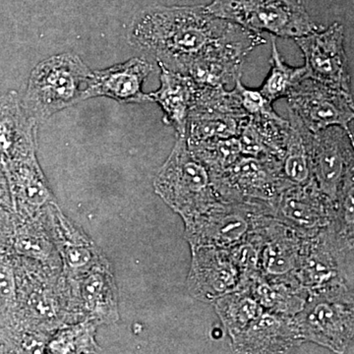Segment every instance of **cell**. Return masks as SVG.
Masks as SVG:
<instances>
[{"instance_id":"603a6c76","label":"cell","mask_w":354,"mask_h":354,"mask_svg":"<svg viewBox=\"0 0 354 354\" xmlns=\"http://www.w3.org/2000/svg\"><path fill=\"white\" fill-rule=\"evenodd\" d=\"M104 272H92L83 281L82 297L88 311L95 319L116 320L118 318L116 288L111 274Z\"/></svg>"},{"instance_id":"ffe728a7","label":"cell","mask_w":354,"mask_h":354,"mask_svg":"<svg viewBox=\"0 0 354 354\" xmlns=\"http://www.w3.org/2000/svg\"><path fill=\"white\" fill-rule=\"evenodd\" d=\"M247 118L220 111L191 109L186 140L188 144L239 136Z\"/></svg>"},{"instance_id":"4316f807","label":"cell","mask_w":354,"mask_h":354,"mask_svg":"<svg viewBox=\"0 0 354 354\" xmlns=\"http://www.w3.org/2000/svg\"><path fill=\"white\" fill-rule=\"evenodd\" d=\"M80 236L71 239L62 244V255H64L66 267L73 272H86L91 269H97V254L88 241H78Z\"/></svg>"},{"instance_id":"83f0119b","label":"cell","mask_w":354,"mask_h":354,"mask_svg":"<svg viewBox=\"0 0 354 354\" xmlns=\"http://www.w3.org/2000/svg\"><path fill=\"white\" fill-rule=\"evenodd\" d=\"M234 94L247 115L253 118H281L272 109V104L259 91L249 90L241 83V76L235 80Z\"/></svg>"},{"instance_id":"7402d4cb","label":"cell","mask_w":354,"mask_h":354,"mask_svg":"<svg viewBox=\"0 0 354 354\" xmlns=\"http://www.w3.org/2000/svg\"><path fill=\"white\" fill-rule=\"evenodd\" d=\"M244 62L245 59L232 57L199 58L190 64L184 75L199 87L225 88L241 76Z\"/></svg>"},{"instance_id":"8992f818","label":"cell","mask_w":354,"mask_h":354,"mask_svg":"<svg viewBox=\"0 0 354 354\" xmlns=\"http://www.w3.org/2000/svg\"><path fill=\"white\" fill-rule=\"evenodd\" d=\"M211 178L221 201L247 203L271 211L281 191L291 184L277 158L245 155L223 171L211 174Z\"/></svg>"},{"instance_id":"cb8c5ba5","label":"cell","mask_w":354,"mask_h":354,"mask_svg":"<svg viewBox=\"0 0 354 354\" xmlns=\"http://www.w3.org/2000/svg\"><path fill=\"white\" fill-rule=\"evenodd\" d=\"M271 71L259 92L271 104L281 97H288L290 91L306 75V68L286 64L281 57L276 41L272 43Z\"/></svg>"},{"instance_id":"8fae6325","label":"cell","mask_w":354,"mask_h":354,"mask_svg":"<svg viewBox=\"0 0 354 354\" xmlns=\"http://www.w3.org/2000/svg\"><path fill=\"white\" fill-rule=\"evenodd\" d=\"M272 216L302 239H310L337 223V206L312 180L290 184L281 191Z\"/></svg>"},{"instance_id":"5b68a950","label":"cell","mask_w":354,"mask_h":354,"mask_svg":"<svg viewBox=\"0 0 354 354\" xmlns=\"http://www.w3.org/2000/svg\"><path fill=\"white\" fill-rule=\"evenodd\" d=\"M207 10L250 31L298 38L319 29L297 0H213Z\"/></svg>"},{"instance_id":"7a4b0ae2","label":"cell","mask_w":354,"mask_h":354,"mask_svg":"<svg viewBox=\"0 0 354 354\" xmlns=\"http://www.w3.org/2000/svg\"><path fill=\"white\" fill-rule=\"evenodd\" d=\"M354 234L337 223L304 239L295 277L309 297L353 301Z\"/></svg>"},{"instance_id":"ba28073f","label":"cell","mask_w":354,"mask_h":354,"mask_svg":"<svg viewBox=\"0 0 354 354\" xmlns=\"http://www.w3.org/2000/svg\"><path fill=\"white\" fill-rule=\"evenodd\" d=\"M293 319L305 342H314L335 353H353L354 302L309 297Z\"/></svg>"},{"instance_id":"4fadbf2b","label":"cell","mask_w":354,"mask_h":354,"mask_svg":"<svg viewBox=\"0 0 354 354\" xmlns=\"http://www.w3.org/2000/svg\"><path fill=\"white\" fill-rule=\"evenodd\" d=\"M192 260L187 288L193 297L213 304L228 293L241 290V274L227 249L191 247Z\"/></svg>"},{"instance_id":"484cf974","label":"cell","mask_w":354,"mask_h":354,"mask_svg":"<svg viewBox=\"0 0 354 354\" xmlns=\"http://www.w3.org/2000/svg\"><path fill=\"white\" fill-rule=\"evenodd\" d=\"M262 243V237L255 230L247 235L243 241L227 249L232 262L241 274V290H245L254 277L259 274Z\"/></svg>"},{"instance_id":"2e32d148","label":"cell","mask_w":354,"mask_h":354,"mask_svg":"<svg viewBox=\"0 0 354 354\" xmlns=\"http://www.w3.org/2000/svg\"><path fill=\"white\" fill-rule=\"evenodd\" d=\"M262 237L259 274L266 277L295 274L304 239L272 215L257 228Z\"/></svg>"},{"instance_id":"e0dca14e","label":"cell","mask_w":354,"mask_h":354,"mask_svg":"<svg viewBox=\"0 0 354 354\" xmlns=\"http://www.w3.org/2000/svg\"><path fill=\"white\" fill-rule=\"evenodd\" d=\"M158 64L160 68V87L149 95L162 108L165 122L176 129L178 136L186 137L188 118L196 95V83L188 76Z\"/></svg>"},{"instance_id":"9a60e30c","label":"cell","mask_w":354,"mask_h":354,"mask_svg":"<svg viewBox=\"0 0 354 354\" xmlns=\"http://www.w3.org/2000/svg\"><path fill=\"white\" fill-rule=\"evenodd\" d=\"M153 71L143 58H131L123 64L93 72L86 97H106L122 104L153 102L143 92V84Z\"/></svg>"},{"instance_id":"5bb4252c","label":"cell","mask_w":354,"mask_h":354,"mask_svg":"<svg viewBox=\"0 0 354 354\" xmlns=\"http://www.w3.org/2000/svg\"><path fill=\"white\" fill-rule=\"evenodd\" d=\"M232 342L237 353H286L305 342L293 317L265 310Z\"/></svg>"},{"instance_id":"d6986e66","label":"cell","mask_w":354,"mask_h":354,"mask_svg":"<svg viewBox=\"0 0 354 354\" xmlns=\"http://www.w3.org/2000/svg\"><path fill=\"white\" fill-rule=\"evenodd\" d=\"M290 135L285 156L281 160V172L288 183L304 185L313 180L310 160L309 139L311 131L290 109Z\"/></svg>"},{"instance_id":"6da1fadb","label":"cell","mask_w":354,"mask_h":354,"mask_svg":"<svg viewBox=\"0 0 354 354\" xmlns=\"http://www.w3.org/2000/svg\"><path fill=\"white\" fill-rule=\"evenodd\" d=\"M128 39L134 48L153 55L158 64L183 75L199 58L246 59L266 44L259 32L216 17L203 6L146 9L132 21Z\"/></svg>"},{"instance_id":"d4e9b609","label":"cell","mask_w":354,"mask_h":354,"mask_svg":"<svg viewBox=\"0 0 354 354\" xmlns=\"http://www.w3.org/2000/svg\"><path fill=\"white\" fill-rule=\"evenodd\" d=\"M187 145L194 157L208 169L209 174L223 171L242 155L237 137L187 143Z\"/></svg>"},{"instance_id":"44dd1931","label":"cell","mask_w":354,"mask_h":354,"mask_svg":"<svg viewBox=\"0 0 354 354\" xmlns=\"http://www.w3.org/2000/svg\"><path fill=\"white\" fill-rule=\"evenodd\" d=\"M212 304L232 339L243 333L264 311L248 290L228 293Z\"/></svg>"},{"instance_id":"ac0fdd59","label":"cell","mask_w":354,"mask_h":354,"mask_svg":"<svg viewBox=\"0 0 354 354\" xmlns=\"http://www.w3.org/2000/svg\"><path fill=\"white\" fill-rule=\"evenodd\" d=\"M245 290L253 295L265 311L290 317L297 315L309 298L295 274L266 277L258 274Z\"/></svg>"},{"instance_id":"277c9868","label":"cell","mask_w":354,"mask_h":354,"mask_svg":"<svg viewBox=\"0 0 354 354\" xmlns=\"http://www.w3.org/2000/svg\"><path fill=\"white\" fill-rule=\"evenodd\" d=\"M156 193L187 223L218 201L211 174L194 157L185 137L178 136L155 183Z\"/></svg>"},{"instance_id":"52a82bcc","label":"cell","mask_w":354,"mask_h":354,"mask_svg":"<svg viewBox=\"0 0 354 354\" xmlns=\"http://www.w3.org/2000/svg\"><path fill=\"white\" fill-rule=\"evenodd\" d=\"M272 211L257 205L218 200L185 223V239L190 247L228 249L257 230Z\"/></svg>"},{"instance_id":"f546056e","label":"cell","mask_w":354,"mask_h":354,"mask_svg":"<svg viewBox=\"0 0 354 354\" xmlns=\"http://www.w3.org/2000/svg\"><path fill=\"white\" fill-rule=\"evenodd\" d=\"M6 172L3 171L1 164H0V195L6 190V176H4Z\"/></svg>"},{"instance_id":"3957f363","label":"cell","mask_w":354,"mask_h":354,"mask_svg":"<svg viewBox=\"0 0 354 354\" xmlns=\"http://www.w3.org/2000/svg\"><path fill=\"white\" fill-rule=\"evenodd\" d=\"M93 72L78 55L64 53L39 62L30 76L23 108L34 120L87 100Z\"/></svg>"},{"instance_id":"f1b7e54d","label":"cell","mask_w":354,"mask_h":354,"mask_svg":"<svg viewBox=\"0 0 354 354\" xmlns=\"http://www.w3.org/2000/svg\"><path fill=\"white\" fill-rule=\"evenodd\" d=\"M81 326L82 324L72 328V329L60 333L57 339H53L50 344V349H53V353H95L97 346L93 341V328L77 339L80 333Z\"/></svg>"},{"instance_id":"7c38bea8","label":"cell","mask_w":354,"mask_h":354,"mask_svg":"<svg viewBox=\"0 0 354 354\" xmlns=\"http://www.w3.org/2000/svg\"><path fill=\"white\" fill-rule=\"evenodd\" d=\"M305 57L306 75L319 82L351 92V74L344 50V27L334 23L295 39Z\"/></svg>"},{"instance_id":"9c48e42d","label":"cell","mask_w":354,"mask_h":354,"mask_svg":"<svg viewBox=\"0 0 354 354\" xmlns=\"http://www.w3.org/2000/svg\"><path fill=\"white\" fill-rule=\"evenodd\" d=\"M312 178L335 203L354 183V153L351 130L330 127L312 133L309 139Z\"/></svg>"},{"instance_id":"30bf717a","label":"cell","mask_w":354,"mask_h":354,"mask_svg":"<svg viewBox=\"0 0 354 354\" xmlns=\"http://www.w3.org/2000/svg\"><path fill=\"white\" fill-rule=\"evenodd\" d=\"M288 100L290 111L312 133L330 127L349 130V123L353 120L351 93L330 87L309 77H304L293 87Z\"/></svg>"}]
</instances>
